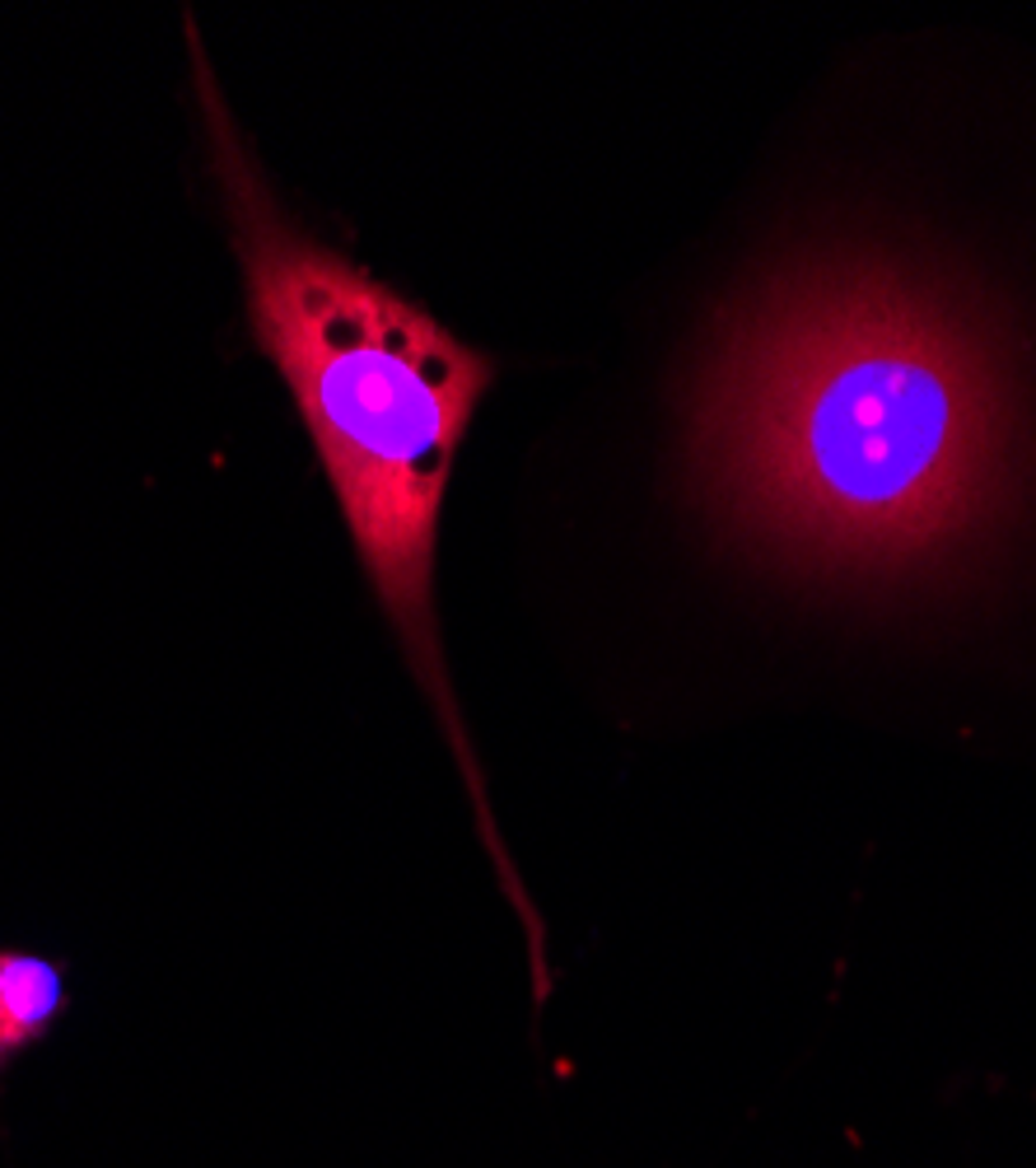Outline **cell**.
Masks as SVG:
<instances>
[{"instance_id":"obj_1","label":"cell","mask_w":1036,"mask_h":1168,"mask_svg":"<svg viewBox=\"0 0 1036 1168\" xmlns=\"http://www.w3.org/2000/svg\"><path fill=\"white\" fill-rule=\"evenodd\" d=\"M1023 420L995 323L883 248L771 272L686 384V487L747 556L812 585L957 570L1018 487Z\"/></svg>"},{"instance_id":"obj_2","label":"cell","mask_w":1036,"mask_h":1168,"mask_svg":"<svg viewBox=\"0 0 1036 1168\" xmlns=\"http://www.w3.org/2000/svg\"><path fill=\"white\" fill-rule=\"evenodd\" d=\"M187 47L206 164L243 276L248 327L257 351L290 388L345 533L355 542L359 570L397 636L406 668L434 706L439 734L453 748L481 846L528 934L532 995L542 1005L556 987L546 963V930L500 837L434 607L439 519L458 449L495 384V361L472 341L453 337L412 294L392 290L383 276L308 234L280 206L229 99L219 93L206 42L192 24Z\"/></svg>"},{"instance_id":"obj_3","label":"cell","mask_w":1036,"mask_h":1168,"mask_svg":"<svg viewBox=\"0 0 1036 1168\" xmlns=\"http://www.w3.org/2000/svg\"><path fill=\"white\" fill-rule=\"evenodd\" d=\"M66 1001V981L38 954L0 949V1062L34 1047Z\"/></svg>"}]
</instances>
